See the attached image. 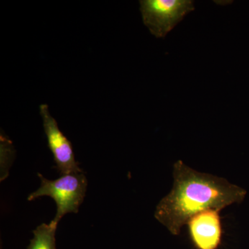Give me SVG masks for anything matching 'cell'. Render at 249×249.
Returning <instances> with one entry per match:
<instances>
[{
	"mask_svg": "<svg viewBox=\"0 0 249 249\" xmlns=\"http://www.w3.org/2000/svg\"><path fill=\"white\" fill-rule=\"evenodd\" d=\"M247 192L224 178L196 171L178 160L173 165V185L156 208L155 219L173 235L195 214L207 209L221 211L240 203Z\"/></svg>",
	"mask_w": 249,
	"mask_h": 249,
	"instance_id": "cell-1",
	"label": "cell"
},
{
	"mask_svg": "<svg viewBox=\"0 0 249 249\" xmlns=\"http://www.w3.org/2000/svg\"><path fill=\"white\" fill-rule=\"evenodd\" d=\"M41 186L31 193L28 200L40 196H50L57 205V212L52 222L58 224L63 216L70 213H77L86 194L88 181L83 173L62 175L55 180H49L38 173Z\"/></svg>",
	"mask_w": 249,
	"mask_h": 249,
	"instance_id": "cell-2",
	"label": "cell"
},
{
	"mask_svg": "<svg viewBox=\"0 0 249 249\" xmlns=\"http://www.w3.org/2000/svg\"><path fill=\"white\" fill-rule=\"evenodd\" d=\"M139 2L144 24L156 37H165L195 9L191 0H142Z\"/></svg>",
	"mask_w": 249,
	"mask_h": 249,
	"instance_id": "cell-3",
	"label": "cell"
},
{
	"mask_svg": "<svg viewBox=\"0 0 249 249\" xmlns=\"http://www.w3.org/2000/svg\"><path fill=\"white\" fill-rule=\"evenodd\" d=\"M40 113L48 146L53 154L57 169L62 175L81 173L82 170L75 160L71 142L62 133L59 128L58 123L51 115L49 106L47 104L40 105Z\"/></svg>",
	"mask_w": 249,
	"mask_h": 249,
	"instance_id": "cell-4",
	"label": "cell"
},
{
	"mask_svg": "<svg viewBox=\"0 0 249 249\" xmlns=\"http://www.w3.org/2000/svg\"><path fill=\"white\" fill-rule=\"evenodd\" d=\"M219 212L215 209L204 210L187 223L192 240L198 249H216L220 243L222 226Z\"/></svg>",
	"mask_w": 249,
	"mask_h": 249,
	"instance_id": "cell-5",
	"label": "cell"
},
{
	"mask_svg": "<svg viewBox=\"0 0 249 249\" xmlns=\"http://www.w3.org/2000/svg\"><path fill=\"white\" fill-rule=\"evenodd\" d=\"M57 226L53 222L42 224L34 231V237L27 249H56L55 231Z\"/></svg>",
	"mask_w": 249,
	"mask_h": 249,
	"instance_id": "cell-6",
	"label": "cell"
}]
</instances>
